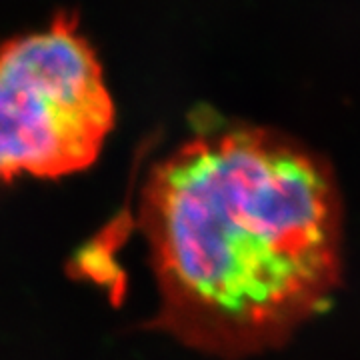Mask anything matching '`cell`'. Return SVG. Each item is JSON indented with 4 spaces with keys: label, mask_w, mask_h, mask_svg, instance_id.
Segmentation results:
<instances>
[{
    "label": "cell",
    "mask_w": 360,
    "mask_h": 360,
    "mask_svg": "<svg viewBox=\"0 0 360 360\" xmlns=\"http://www.w3.org/2000/svg\"><path fill=\"white\" fill-rule=\"evenodd\" d=\"M112 127L103 66L72 14L0 42V184L89 168Z\"/></svg>",
    "instance_id": "2"
},
{
    "label": "cell",
    "mask_w": 360,
    "mask_h": 360,
    "mask_svg": "<svg viewBox=\"0 0 360 360\" xmlns=\"http://www.w3.org/2000/svg\"><path fill=\"white\" fill-rule=\"evenodd\" d=\"M141 226L156 326L217 356L283 342L338 284L333 174L274 130L238 124L184 142L148 174Z\"/></svg>",
    "instance_id": "1"
}]
</instances>
